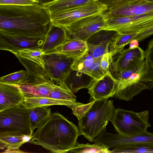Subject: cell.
Returning a JSON list of instances; mask_svg holds the SVG:
<instances>
[{
    "instance_id": "cell-24",
    "label": "cell",
    "mask_w": 153,
    "mask_h": 153,
    "mask_svg": "<svg viewBox=\"0 0 153 153\" xmlns=\"http://www.w3.org/2000/svg\"><path fill=\"white\" fill-rule=\"evenodd\" d=\"M56 84L47 82L32 86L21 85L19 86L25 97H48Z\"/></svg>"
},
{
    "instance_id": "cell-21",
    "label": "cell",
    "mask_w": 153,
    "mask_h": 153,
    "mask_svg": "<svg viewBox=\"0 0 153 153\" xmlns=\"http://www.w3.org/2000/svg\"><path fill=\"white\" fill-rule=\"evenodd\" d=\"M31 137L22 134H0V149H5L3 152H21L20 148Z\"/></svg>"
},
{
    "instance_id": "cell-35",
    "label": "cell",
    "mask_w": 153,
    "mask_h": 153,
    "mask_svg": "<svg viewBox=\"0 0 153 153\" xmlns=\"http://www.w3.org/2000/svg\"><path fill=\"white\" fill-rule=\"evenodd\" d=\"M145 52V58L153 68V39L148 43Z\"/></svg>"
},
{
    "instance_id": "cell-33",
    "label": "cell",
    "mask_w": 153,
    "mask_h": 153,
    "mask_svg": "<svg viewBox=\"0 0 153 153\" xmlns=\"http://www.w3.org/2000/svg\"><path fill=\"white\" fill-rule=\"evenodd\" d=\"M38 3L37 0H0V5L27 6Z\"/></svg>"
},
{
    "instance_id": "cell-12",
    "label": "cell",
    "mask_w": 153,
    "mask_h": 153,
    "mask_svg": "<svg viewBox=\"0 0 153 153\" xmlns=\"http://www.w3.org/2000/svg\"><path fill=\"white\" fill-rule=\"evenodd\" d=\"M20 62L25 68L29 77L24 84L32 86L45 82L55 83L48 74L45 66L42 56L36 57L26 58L16 55Z\"/></svg>"
},
{
    "instance_id": "cell-19",
    "label": "cell",
    "mask_w": 153,
    "mask_h": 153,
    "mask_svg": "<svg viewBox=\"0 0 153 153\" xmlns=\"http://www.w3.org/2000/svg\"><path fill=\"white\" fill-rule=\"evenodd\" d=\"M25 99L19 85L0 83V111L19 105Z\"/></svg>"
},
{
    "instance_id": "cell-10",
    "label": "cell",
    "mask_w": 153,
    "mask_h": 153,
    "mask_svg": "<svg viewBox=\"0 0 153 153\" xmlns=\"http://www.w3.org/2000/svg\"><path fill=\"white\" fill-rule=\"evenodd\" d=\"M105 20L102 13L84 18L65 29L70 36L86 42L95 33L103 30Z\"/></svg>"
},
{
    "instance_id": "cell-11",
    "label": "cell",
    "mask_w": 153,
    "mask_h": 153,
    "mask_svg": "<svg viewBox=\"0 0 153 153\" xmlns=\"http://www.w3.org/2000/svg\"><path fill=\"white\" fill-rule=\"evenodd\" d=\"M94 143H100L109 149L126 145H153V133L147 131L132 135L112 134L105 131L95 138Z\"/></svg>"
},
{
    "instance_id": "cell-7",
    "label": "cell",
    "mask_w": 153,
    "mask_h": 153,
    "mask_svg": "<svg viewBox=\"0 0 153 153\" xmlns=\"http://www.w3.org/2000/svg\"><path fill=\"white\" fill-rule=\"evenodd\" d=\"M107 8L105 4L98 1L49 14L52 24L65 28L84 18L101 14Z\"/></svg>"
},
{
    "instance_id": "cell-22",
    "label": "cell",
    "mask_w": 153,
    "mask_h": 153,
    "mask_svg": "<svg viewBox=\"0 0 153 153\" xmlns=\"http://www.w3.org/2000/svg\"><path fill=\"white\" fill-rule=\"evenodd\" d=\"M88 51L86 42L78 39L72 38L51 52L61 53L68 57L76 59L81 57Z\"/></svg>"
},
{
    "instance_id": "cell-20",
    "label": "cell",
    "mask_w": 153,
    "mask_h": 153,
    "mask_svg": "<svg viewBox=\"0 0 153 153\" xmlns=\"http://www.w3.org/2000/svg\"><path fill=\"white\" fill-rule=\"evenodd\" d=\"M71 39L65 28L51 23L41 49L44 53L51 52Z\"/></svg>"
},
{
    "instance_id": "cell-39",
    "label": "cell",
    "mask_w": 153,
    "mask_h": 153,
    "mask_svg": "<svg viewBox=\"0 0 153 153\" xmlns=\"http://www.w3.org/2000/svg\"><path fill=\"white\" fill-rule=\"evenodd\" d=\"M145 0L148 1H149V2H150L153 3V0Z\"/></svg>"
},
{
    "instance_id": "cell-2",
    "label": "cell",
    "mask_w": 153,
    "mask_h": 153,
    "mask_svg": "<svg viewBox=\"0 0 153 153\" xmlns=\"http://www.w3.org/2000/svg\"><path fill=\"white\" fill-rule=\"evenodd\" d=\"M81 135L78 128L58 112L50 117L33 134L28 142L55 153H65L74 147Z\"/></svg>"
},
{
    "instance_id": "cell-4",
    "label": "cell",
    "mask_w": 153,
    "mask_h": 153,
    "mask_svg": "<svg viewBox=\"0 0 153 153\" xmlns=\"http://www.w3.org/2000/svg\"><path fill=\"white\" fill-rule=\"evenodd\" d=\"M115 108L113 101L104 99L94 100L82 117L78 119V129L80 135L89 141L106 131V126L114 116Z\"/></svg>"
},
{
    "instance_id": "cell-17",
    "label": "cell",
    "mask_w": 153,
    "mask_h": 153,
    "mask_svg": "<svg viewBox=\"0 0 153 153\" xmlns=\"http://www.w3.org/2000/svg\"><path fill=\"white\" fill-rule=\"evenodd\" d=\"M102 57L94 58L88 51L74 60L71 69L85 74L94 80L98 79L105 74L100 65Z\"/></svg>"
},
{
    "instance_id": "cell-8",
    "label": "cell",
    "mask_w": 153,
    "mask_h": 153,
    "mask_svg": "<svg viewBox=\"0 0 153 153\" xmlns=\"http://www.w3.org/2000/svg\"><path fill=\"white\" fill-rule=\"evenodd\" d=\"M153 25V12L140 15L106 19L103 30L122 34L142 33Z\"/></svg>"
},
{
    "instance_id": "cell-3",
    "label": "cell",
    "mask_w": 153,
    "mask_h": 153,
    "mask_svg": "<svg viewBox=\"0 0 153 153\" xmlns=\"http://www.w3.org/2000/svg\"><path fill=\"white\" fill-rule=\"evenodd\" d=\"M117 79L114 96L130 101L143 90L153 88V68L145 59L136 68L123 72Z\"/></svg>"
},
{
    "instance_id": "cell-13",
    "label": "cell",
    "mask_w": 153,
    "mask_h": 153,
    "mask_svg": "<svg viewBox=\"0 0 153 153\" xmlns=\"http://www.w3.org/2000/svg\"><path fill=\"white\" fill-rule=\"evenodd\" d=\"M145 58V52L139 47L122 50L119 53L115 61H112L110 65L115 78L117 79L124 71L136 68Z\"/></svg>"
},
{
    "instance_id": "cell-14",
    "label": "cell",
    "mask_w": 153,
    "mask_h": 153,
    "mask_svg": "<svg viewBox=\"0 0 153 153\" xmlns=\"http://www.w3.org/2000/svg\"><path fill=\"white\" fill-rule=\"evenodd\" d=\"M45 38H31L0 31V49L13 54L27 48H41Z\"/></svg>"
},
{
    "instance_id": "cell-32",
    "label": "cell",
    "mask_w": 153,
    "mask_h": 153,
    "mask_svg": "<svg viewBox=\"0 0 153 153\" xmlns=\"http://www.w3.org/2000/svg\"><path fill=\"white\" fill-rule=\"evenodd\" d=\"M43 53L41 48H39L24 49L19 51L13 54L15 56L18 55L26 58H32L40 56Z\"/></svg>"
},
{
    "instance_id": "cell-29",
    "label": "cell",
    "mask_w": 153,
    "mask_h": 153,
    "mask_svg": "<svg viewBox=\"0 0 153 153\" xmlns=\"http://www.w3.org/2000/svg\"><path fill=\"white\" fill-rule=\"evenodd\" d=\"M109 148L103 144L98 142L91 145L76 143L75 146L67 153H111Z\"/></svg>"
},
{
    "instance_id": "cell-36",
    "label": "cell",
    "mask_w": 153,
    "mask_h": 153,
    "mask_svg": "<svg viewBox=\"0 0 153 153\" xmlns=\"http://www.w3.org/2000/svg\"><path fill=\"white\" fill-rule=\"evenodd\" d=\"M152 35H153V25L144 31L138 33L134 39L140 42Z\"/></svg>"
},
{
    "instance_id": "cell-1",
    "label": "cell",
    "mask_w": 153,
    "mask_h": 153,
    "mask_svg": "<svg viewBox=\"0 0 153 153\" xmlns=\"http://www.w3.org/2000/svg\"><path fill=\"white\" fill-rule=\"evenodd\" d=\"M43 5H0V31L31 38H45L51 24Z\"/></svg>"
},
{
    "instance_id": "cell-18",
    "label": "cell",
    "mask_w": 153,
    "mask_h": 153,
    "mask_svg": "<svg viewBox=\"0 0 153 153\" xmlns=\"http://www.w3.org/2000/svg\"><path fill=\"white\" fill-rule=\"evenodd\" d=\"M117 32L113 30H101L92 35L87 42L88 52L94 58L101 57L109 52L110 44Z\"/></svg>"
},
{
    "instance_id": "cell-5",
    "label": "cell",
    "mask_w": 153,
    "mask_h": 153,
    "mask_svg": "<svg viewBox=\"0 0 153 153\" xmlns=\"http://www.w3.org/2000/svg\"><path fill=\"white\" fill-rule=\"evenodd\" d=\"M33 131L28 108L24 102L0 111V134H19L31 137Z\"/></svg>"
},
{
    "instance_id": "cell-15",
    "label": "cell",
    "mask_w": 153,
    "mask_h": 153,
    "mask_svg": "<svg viewBox=\"0 0 153 153\" xmlns=\"http://www.w3.org/2000/svg\"><path fill=\"white\" fill-rule=\"evenodd\" d=\"M118 80L110 71L106 73L100 79L94 80L88 88L91 99L94 100L108 99L114 96Z\"/></svg>"
},
{
    "instance_id": "cell-38",
    "label": "cell",
    "mask_w": 153,
    "mask_h": 153,
    "mask_svg": "<svg viewBox=\"0 0 153 153\" xmlns=\"http://www.w3.org/2000/svg\"><path fill=\"white\" fill-rule=\"evenodd\" d=\"M57 0H37L38 3L42 5L48 4Z\"/></svg>"
},
{
    "instance_id": "cell-28",
    "label": "cell",
    "mask_w": 153,
    "mask_h": 153,
    "mask_svg": "<svg viewBox=\"0 0 153 153\" xmlns=\"http://www.w3.org/2000/svg\"><path fill=\"white\" fill-rule=\"evenodd\" d=\"M33 130L42 125L50 117V108L45 107L28 108Z\"/></svg>"
},
{
    "instance_id": "cell-23",
    "label": "cell",
    "mask_w": 153,
    "mask_h": 153,
    "mask_svg": "<svg viewBox=\"0 0 153 153\" xmlns=\"http://www.w3.org/2000/svg\"><path fill=\"white\" fill-rule=\"evenodd\" d=\"M24 103L27 108L37 107H48L52 105H59L66 106L74 110L81 106L68 101L49 97H25Z\"/></svg>"
},
{
    "instance_id": "cell-16",
    "label": "cell",
    "mask_w": 153,
    "mask_h": 153,
    "mask_svg": "<svg viewBox=\"0 0 153 153\" xmlns=\"http://www.w3.org/2000/svg\"><path fill=\"white\" fill-rule=\"evenodd\" d=\"M152 12L153 2L139 0L125 5L108 8L102 14L106 19L111 17L134 16Z\"/></svg>"
},
{
    "instance_id": "cell-37",
    "label": "cell",
    "mask_w": 153,
    "mask_h": 153,
    "mask_svg": "<svg viewBox=\"0 0 153 153\" xmlns=\"http://www.w3.org/2000/svg\"><path fill=\"white\" fill-rule=\"evenodd\" d=\"M139 42L136 39H134L131 40L129 44V48H133L139 47Z\"/></svg>"
},
{
    "instance_id": "cell-34",
    "label": "cell",
    "mask_w": 153,
    "mask_h": 153,
    "mask_svg": "<svg viewBox=\"0 0 153 153\" xmlns=\"http://www.w3.org/2000/svg\"><path fill=\"white\" fill-rule=\"evenodd\" d=\"M112 61V57L109 52L105 53L102 56L100 65L102 68L105 73L110 71L109 68Z\"/></svg>"
},
{
    "instance_id": "cell-6",
    "label": "cell",
    "mask_w": 153,
    "mask_h": 153,
    "mask_svg": "<svg viewBox=\"0 0 153 153\" xmlns=\"http://www.w3.org/2000/svg\"><path fill=\"white\" fill-rule=\"evenodd\" d=\"M149 115V110L136 112L119 108L115 109L110 121L118 134L132 135L145 132L151 126Z\"/></svg>"
},
{
    "instance_id": "cell-26",
    "label": "cell",
    "mask_w": 153,
    "mask_h": 153,
    "mask_svg": "<svg viewBox=\"0 0 153 153\" xmlns=\"http://www.w3.org/2000/svg\"><path fill=\"white\" fill-rule=\"evenodd\" d=\"M48 97L68 101L80 106L83 104L77 102L74 93L67 86L64 81L56 83Z\"/></svg>"
},
{
    "instance_id": "cell-31",
    "label": "cell",
    "mask_w": 153,
    "mask_h": 153,
    "mask_svg": "<svg viewBox=\"0 0 153 153\" xmlns=\"http://www.w3.org/2000/svg\"><path fill=\"white\" fill-rule=\"evenodd\" d=\"M111 153H153V145H126L113 148Z\"/></svg>"
},
{
    "instance_id": "cell-30",
    "label": "cell",
    "mask_w": 153,
    "mask_h": 153,
    "mask_svg": "<svg viewBox=\"0 0 153 153\" xmlns=\"http://www.w3.org/2000/svg\"><path fill=\"white\" fill-rule=\"evenodd\" d=\"M29 77L27 71L22 70L1 77L0 83L19 85L25 84Z\"/></svg>"
},
{
    "instance_id": "cell-25",
    "label": "cell",
    "mask_w": 153,
    "mask_h": 153,
    "mask_svg": "<svg viewBox=\"0 0 153 153\" xmlns=\"http://www.w3.org/2000/svg\"><path fill=\"white\" fill-rule=\"evenodd\" d=\"M100 0H57L43 5L49 13H55Z\"/></svg>"
},
{
    "instance_id": "cell-27",
    "label": "cell",
    "mask_w": 153,
    "mask_h": 153,
    "mask_svg": "<svg viewBox=\"0 0 153 153\" xmlns=\"http://www.w3.org/2000/svg\"><path fill=\"white\" fill-rule=\"evenodd\" d=\"M138 33L122 34L117 33L110 44L109 52L112 57L121 51L126 45L129 44Z\"/></svg>"
},
{
    "instance_id": "cell-9",
    "label": "cell",
    "mask_w": 153,
    "mask_h": 153,
    "mask_svg": "<svg viewBox=\"0 0 153 153\" xmlns=\"http://www.w3.org/2000/svg\"><path fill=\"white\" fill-rule=\"evenodd\" d=\"M42 58L45 69L56 84L64 81L72 70L75 59L61 53H44Z\"/></svg>"
}]
</instances>
